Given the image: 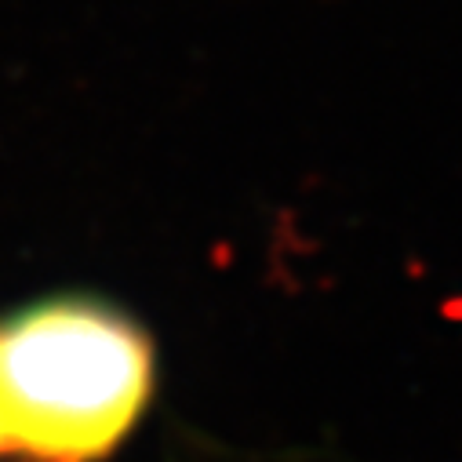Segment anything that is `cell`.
<instances>
[{"mask_svg":"<svg viewBox=\"0 0 462 462\" xmlns=\"http://www.w3.org/2000/svg\"><path fill=\"white\" fill-rule=\"evenodd\" d=\"M0 455H5V433H0Z\"/></svg>","mask_w":462,"mask_h":462,"instance_id":"obj_2","label":"cell"},{"mask_svg":"<svg viewBox=\"0 0 462 462\" xmlns=\"http://www.w3.org/2000/svg\"><path fill=\"white\" fill-rule=\"evenodd\" d=\"M150 335L95 299H55L0 328V433L26 462H102L139 426Z\"/></svg>","mask_w":462,"mask_h":462,"instance_id":"obj_1","label":"cell"}]
</instances>
